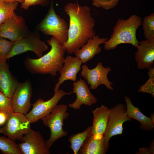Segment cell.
<instances>
[{"mask_svg":"<svg viewBox=\"0 0 154 154\" xmlns=\"http://www.w3.org/2000/svg\"><path fill=\"white\" fill-rule=\"evenodd\" d=\"M92 1L93 5L96 7L108 10L116 7L119 0H92Z\"/></svg>","mask_w":154,"mask_h":154,"instance_id":"obj_29","label":"cell"},{"mask_svg":"<svg viewBox=\"0 0 154 154\" xmlns=\"http://www.w3.org/2000/svg\"><path fill=\"white\" fill-rule=\"evenodd\" d=\"M142 23L141 18L136 15H133L126 19L119 18L110 38L104 43V48L107 50L114 49L118 45L124 43L137 47L139 42L137 38L136 31Z\"/></svg>","mask_w":154,"mask_h":154,"instance_id":"obj_3","label":"cell"},{"mask_svg":"<svg viewBox=\"0 0 154 154\" xmlns=\"http://www.w3.org/2000/svg\"><path fill=\"white\" fill-rule=\"evenodd\" d=\"M36 28L45 35L52 36L62 44L68 40V24L64 19L56 13L52 1L46 15L36 26Z\"/></svg>","mask_w":154,"mask_h":154,"instance_id":"obj_4","label":"cell"},{"mask_svg":"<svg viewBox=\"0 0 154 154\" xmlns=\"http://www.w3.org/2000/svg\"><path fill=\"white\" fill-rule=\"evenodd\" d=\"M137 154H154V141L151 143L149 148H140Z\"/></svg>","mask_w":154,"mask_h":154,"instance_id":"obj_31","label":"cell"},{"mask_svg":"<svg viewBox=\"0 0 154 154\" xmlns=\"http://www.w3.org/2000/svg\"><path fill=\"white\" fill-rule=\"evenodd\" d=\"M108 39L107 38H100L98 35H95L76 52L75 54L80 59L82 63L86 64L101 52L102 49L100 45L104 44Z\"/></svg>","mask_w":154,"mask_h":154,"instance_id":"obj_17","label":"cell"},{"mask_svg":"<svg viewBox=\"0 0 154 154\" xmlns=\"http://www.w3.org/2000/svg\"><path fill=\"white\" fill-rule=\"evenodd\" d=\"M8 1L13 2H17L18 3H21L22 4L24 2V0H5Z\"/></svg>","mask_w":154,"mask_h":154,"instance_id":"obj_33","label":"cell"},{"mask_svg":"<svg viewBox=\"0 0 154 154\" xmlns=\"http://www.w3.org/2000/svg\"><path fill=\"white\" fill-rule=\"evenodd\" d=\"M30 32L24 19L15 12L0 27V36L13 42L27 35Z\"/></svg>","mask_w":154,"mask_h":154,"instance_id":"obj_11","label":"cell"},{"mask_svg":"<svg viewBox=\"0 0 154 154\" xmlns=\"http://www.w3.org/2000/svg\"><path fill=\"white\" fill-rule=\"evenodd\" d=\"M32 93V86L29 79L19 83L12 98L13 112L24 115L28 113L31 105Z\"/></svg>","mask_w":154,"mask_h":154,"instance_id":"obj_13","label":"cell"},{"mask_svg":"<svg viewBox=\"0 0 154 154\" xmlns=\"http://www.w3.org/2000/svg\"><path fill=\"white\" fill-rule=\"evenodd\" d=\"M64 9L69 16V24L68 39L63 45L67 53H74L96 35L95 21L90 8L87 6L69 3L65 6Z\"/></svg>","mask_w":154,"mask_h":154,"instance_id":"obj_1","label":"cell"},{"mask_svg":"<svg viewBox=\"0 0 154 154\" xmlns=\"http://www.w3.org/2000/svg\"><path fill=\"white\" fill-rule=\"evenodd\" d=\"M18 144L22 154H49V149L41 133L31 129Z\"/></svg>","mask_w":154,"mask_h":154,"instance_id":"obj_12","label":"cell"},{"mask_svg":"<svg viewBox=\"0 0 154 154\" xmlns=\"http://www.w3.org/2000/svg\"><path fill=\"white\" fill-rule=\"evenodd\" d=\"M31 129V123L25 115L13 112L8 116L5 125L0 128V133L12 140H20Z\"/></svg>","mask_w":154,"mask_h":154,"instance_id":"obj_8","label":"cell"},{"mask_svg":"<svg viewBox=\"0 0 154 154\" xmlns=\"http://www.w3.org/2000/svg\"><path fill=\"white\" fill-rule=\"evenodd\" d=\"M7 116L5 114L0 112V125L3 124L7 121Z\"/></svg>","mask_w":154,"mask_h":154,"instance_id":"obj_32","label":"cell"},{"mask_svg":"<svg viewBox=\"0 0 154 154\" xmlns=\"http://www.w3.org/2000/svg\"><path fill=\"white\" fill-rule=\"evenodd\" d=\"M154 113H153L150 115L151 117V118L153 121L154 122Z\"/></svg>","mask_w":154,"mask_h":154,"instance_id":"obj_34","label":"cell"},{"mask_svg":"<svg viewBox=\"0 0 154 154\" xmlns=\"http://www.w3.org/2000/svg\"><path fill=\"white\" fill-rule=\"evenodd\" d=\"M47 42L51 47L48 53L37 59L27 57L24 64L26 70L31 74L55 76L63 65L66 50L63 44L53 37Z\"/></svg>","mask_w":154,"mask_h":154,"instance_id":"obj_2","label":"cell"},{"mask_svg":"<svg viewBox=\"0 0 154 154\" xmlns=\"http://www.w3.org/2000/svg\"><path fill=\"white\" fill-rule=\"evenodd\" d=\"M92 126H90L83 131L71 135L68 141L70 143V148L74 154H78L84 142L91 134Z\"/></svg>","mask_w":154,"mask_h":154,"instance_id":"obj_22","label":"cell"},{"mask_svg":"<svg viewBox=\"0 0 154 154\" xmlns=\"http://www.w3.org/2000/svg\"><path fill=\"white\" fill-rule=\"evenodd\" d=\"M80 74L90 85V90L97 89L101 85H104L110 90H114L113 84L108 78L109 73L112 70L110 67H104L101 62L98 63L96 66L92 69L85 64L81 66Z\"/></svg>","mask_w":154,"mask_h":154,"instance_id":"obj_10","label":"cell"},{"mask_svg":"<svg viewBox=\"0 0 154 154\" xmlns=\"http://www.w3.org/2000/svg\"><path fill=\"white\" fill-rule=\"evenodd\" d=\"M73 93L76 94V98L73 103L68 105L70 108L79 110L82 105L91 106L96 103L98 99L90 91L85 80L80 78L73 84Z\"/></svg>","mask_w":154,"mask_h":154,"instance_id":"obj_15","label":"cell"},{"mask_svg":"<svg viewBox=\"0 0 154 154\" xmlns=\"http://www.w3.org/2000/svg\"><path fill=\"white\" fill-rule=\"evenodd\" d=\"M48 0H24L23 2L21 4V8L27 10L32 5L46 6L48 4Z\"/></svg>","mask_w":154,"mask_h":154,"instance_id":"obj_30","label":"cell"},{"mask_svg":"<svg viewBox=\"0 0 154 154\" xmlns=\"http://www.w3.org/2000/svg\"><path fill=\"white\" fill-rule=\"evenodd\" d=\"M19 82L10 72L8 64H0V91L12 98Z\"/></svg>","mask_w":154,"mask_h":154,"instance_id":"obj_19","label":"cell"},{"mask_svg":"<svg viewBox=\"0 0 154 154\" xmlns=\"http://www.w3.org/2000/svg\"><path fill=\"white\" fill-rule=\"evenodd\" d=\"M73 93L72 91L66 92L62 89H59L48 100L44 101L42 99L38 98L32 104L31 110L25 115L26 117L31 123H35L42 119L52 112L63 97Z\"/></svg>","mask_w":154,"mask_h":154,"instance_id":"obj_9","label":"cell"},{"mask_svg":"<svg viewBox=\"0 0 154 154\" xmlns=\"http://www.w3.org/2000/svg\"><path fill=\"white\" fill-rule=\"evenodd\" d=\"M0 150L4 154H21L15 141L4 136H0Z\"/></svg>","mask_w":154,"mask_h":154,"instance_id":"obj_24","label":"cell"},{"mask_svg":"<svg viewBox=\"0 0 154 154\" xmlns=\"http://www.w3.org/2000/svg\"><path fill=\"white\" fill-rule=\"evenodd\" d=\"M82 64L80 59L76 56L68 55L64 58L63 65L58 72L60 75L54 88V93L58 91L65 81H76L77 74L81 70Z\"/></svg>","mask_w":154,"mask_h":154,"instance_id":"obj_16","label":"cell"},{"mask_svg":"<svg viewBox=\"0 0 154 154\" xmlns=\"http://www.w3.org/2000/svg\"><path fill=\"white\" fill-rule=\"evenodd\" d=\"M106 152L104 136L98 137L91 134L80 148L78 154H105Z\"/></svg>","mask_w":154,"mask_h":154,"instance_id":"obj_21","label":"cell"},{"mask_svg":"<svg viewBox=\"0 0 154 154\" xmlns=\"http://www.w3.org/2000/svg\"><path fill=\"white\" fill-rule=\"evenodd\" d=\"M48 48V46L40 39L38 31H31L27 35L14 42L8 58L29 51L34 52L39 58L41 57L43 52Z\"/></svg>","mask_w":154,"mask_h":154,"instance_id":"obj_6","label":"cell"},{"mask_svg":"<svg viewBox=\"0 0 154 154\" xmlns=\"http://www.w3.org/2000/svg\"><path fill=\"white\" fill-rule=\"evenodd\" d=\"M13 42L0 36V64L6 62Z\"/></svg>","mask_w":154,"mask_h":154,"instance_id":"obj_26","label":"cell"},{"mask_svg":"<svg viewBox=\"0 0 154 154\" xmlns=\"http://www.w3.org/2000/svg\"><path fill=\"white\" fill-rule=\"evenodd\" d=\"M124 98L128 117L139 122L141 129L148 131L153 130L154 127V122L151 118L145 116L137 107L135 106L131 102L130 97L124 96Z\"/></svg>","mask_w":154,"mask_h":154,"instance_id":"obj_20","label":"cell"},{"mask_svg":"<svg viewBox=\"0 0 154 154\" xmlns=\"http://www.w3.org/2000/svg\"><path fill=\"white\" fill-rule=\"evenodd\" d=\"M17 2L0 0V27L15 12L18 5Z\"/></svg>","mask_w":154,"mask_h":154,"instance_id":"obj_23","label":"cell"},{"mask_svg":"<svg viewBox=\"0 0 154 154\" xmlns=\"http://www.w3.org/2000/svg\"><path fill=\"white\" fill-rule=\"evenodd\" d=\"M131 120L127 116L126 108L123 104L119 103L110 109L107 127L104 135L106 151L109 148L110 138L114 136L122 135L123 123Z\"/></svg>","mask_w":154,"mask_h":154,"instance_id":"obj_7","label":"cell"},{"mask_svg":"<svg viewBox=\"0 0 154 154\" xmlns=\"http://www.w3.org/2000/svg\"><path fill=\"white\" fill-rule=\"evenodd\" d=\"M110 109L107 106L102 105L93 110L92 125L91 134L100 137L104 136L108 124Z\"/></svg>","mask_w":154,"mask_h":154,"instance_id":"obj_18","label":"cell"},{"mask_svg":"<svg viewBox=\"0 0 154 154\" xmlns=\"http://www.w3.org/2000/svg\"><path fill=\"white\" fill-rule=\"evenodd\" d=\"M68 107L66 104H57L48 115L42 119L44 125L50 130V136L46 141L49 149L56 141L67 135V132L64 130L63 126L64 120L69 115L67 111Z\"/></svg>","mask_w":154,"mask_h":154,"instance_id":"obj_5","label":"cell"},{"mask_svg":"<svg viewBox=\"0 0 154 154\" xmlns=\"http://www.w3.org/2000/svg\"><path fill=\"white\" fill-rule=\"evenodd\" d=\"M135 53L138 68L149 70L154 66V38L139 42Z\"/></svg>","mask_w":154,"mask_h":154,"instance_id":"obj_14","label":"cell"},{"mask_svg":"<svg viewBox=\"0 0 154 154\" xmlns=\"http://www.w3.org/2000/svg\"><path fill=\"white\" fill-rule=\"evenodd\" d=\"M148 72L149 78L147 81L139 89L137 92L146 93L154 96V67L149 70Z\"/></svg>","mask_w":154,"mask_h":154,"instance_id":"obj_27","label":"cell"},{"mask_svg":"<svg viewBox=\"0 0 154 154\" xmlns=\"http://www.w3.org/2000/svg\"><path fill=\"white\" fill-rule=\"evenodd\" d=\"M142 24L145 39L154 38V13L145 17L142 21Z\"/></svg>","mask_w":154,"mask_h":154,"instance_id":"obj_25","label":"cell"},{"mask_svg":"<svg viewBox=\"0 0 154 154\" xmlns=\"http://www.w3.org/2000/svg\"><path fill=\"white\" fill-rule=\"evenodd\" d=\"M0 112L7 116L13 112L12 98H9L0 91Z\"/></svg>","mask_w":154,"mask_h":154,"instance_id":"obj_28","label":"cell"}]
</instances>
